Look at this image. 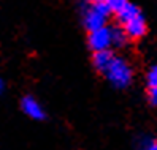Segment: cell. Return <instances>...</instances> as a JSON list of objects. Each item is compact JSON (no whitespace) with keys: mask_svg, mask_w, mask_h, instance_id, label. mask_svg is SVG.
I'll list each match as a JSON object with an SVG mask.
<instances>
[{"mask_svg":"<svg viewBox=\"0 0 157 150\" xmlns=\"http://www.w3.org/2000/svg\"><path fill=\"white\" fill-rule=\"evenodd\" d=\"M3 92H5V81L0 78V97L3 95Z\"/></svg>","mask_w":157,"mask_h":150,"instance_id":"obj_11","label":"cell"},{"mask_svg":"<svg viewBox=\"0 0 157 150\" xmlns=\"http://www.w3.org/2000/svg\"><path fill=\"white\" fill-rule=\"evenodd\" d=\"M111 40H113V46H124L125 41L128 40V36L122 27H111Z\"/></svg>","mask_w":157,"mask_h":150,"instance_id":"obj_7","label":"cell"},{"mask_svg":"<svg viewBox=\"0 0 157 150\" xmlns=\"http://www.w3.org/2000/svg\"><path fill=\"white\" fill-rule=\"evenodd\" d=\"M122 24V29L127 33V36L130 40H138L146 33V21L141 13H136L135 16H132L130 19H127Z\"/></svg>","mask_w":157,"mask_h":150,"instance_id":"obj_4","label":"cell"},{"mask_svg":"<svg viewBox=\"0 0 157 150\" xmlns=\"http://www.w3.org/2000/svg\"><path fill=\"white\" fill-rule=\"evenodd\" d=\"M89 48L92 51H103V49H109V46H113V40H111V27L103 25L98 27L95 30L89 32Z\"/></svg>","mask_w":157,"mask_h":150,"instance_id":"obj_3","label":"cell"},{"mask_svg":"<svg viewBox=\"0 0 157 150\" xmlns=\"http://www.w3.org/2000/svg\"><path fill=\"white\" fill-rule=\"evenodd\" d=\"M109 14H111V10L108 8L105 2H92V5L86 6L82 22H84L86 29L90 32V30L98 29V27L106 25Z\"/></svg>","mask_w":157,"mask_h":150,"instance_id":"obj_2","label":"cell"},{"mask_svg":"<svg viewBox=\"0 0 157 150\" xmlns=\"http://www.w3.org/2000/svg\"><path fill=\"white\" fill-rule=\"evenodd\" d=\"M149 101L152 106L157 108V87H149Z\"/></svg>","mask_w":157,"mask_h":150,"instance_id":"obj_10","label":"cell"},{"mask_svg":"<svg viewBox=\"0 0 157 150\" xmlns=\"http://www.w3.org/2000/svg\"><path fill=\"white\" fill-rule=\"evenodd\" d=\"M105 3L108 5L109 10H111V13H117L127 3V0H105Z\"/></svg>","mask_w":157,"mask_h":150,"instance_id":"obj_8","label":"cell"},{"mask_svg":"<svg viewBox=\"0 0 157 150\" xmlns=\"http://www.w3.org/2000/svg\"><path fill=\"white\" fill-rule=\"evenodd\" d=\"M21 108L24 111V114L33 120H43L46 117V112H44L43 106L33 97H24L21 101Z\"/></svg>","mask_w":157,"mask_h":150,"instance_id":"obj_5","label":"cell"},{"mask_svg":"<svg viewBox=\"0 0 157 150\" xmlns=\"http://www.w3.org/2000/svg\"><path fill=\"white\" fill-rule=\"evenodd\" d=\"M103 74L106 76V79L117 89L128 87L130 82H132V78H133L132 67L122 57H113L111 63L108 65V68L105 70Z\"/></svg>","mask_w":157,"mask_h":150,"instance_id":"obj_1","label":"cell"},{"mask_svg":"<svg viewBox=\"0 0 157 150\" xmlns=\"http://www.w3.org/2000/svg\"><path fill=\"white\" fill-rule=\"evenodd\" d=\"M89 2H105V0H89Z\"/></svg>","mask_w":157,"mask_h":150,"instance_id":"obj_12","label":"cell"},{"mask_svg":"<svg viewBox=\"0 0 157 150\" xmlns=\"http://www.w3.org/2000/svg\"><path fill=\"white\" fill-rule=\"evenodd\" d=\"M147 86L149 87H157V65L151 67V70L147 71Z\"/></svg>","mask_w":157,"mask_h":150,"instance_id":"obj_9","label":"cell"},{"mask_svg":"<svg viewBox=\"0 0 157 150\" xmlns=\"http://www.w3.org/2000/svg\"><path fill=\"white\" fill-rule=\"evenodd\" d=\"M113 52L109 49H103V51H94V57H92V63L94 68L100 73H105V70L108 68V65L113 60Z\"/></svg>","mask_w":157,"mask_h":150,"instance_id":"obj_6","label":"cell"}]
</instances>
